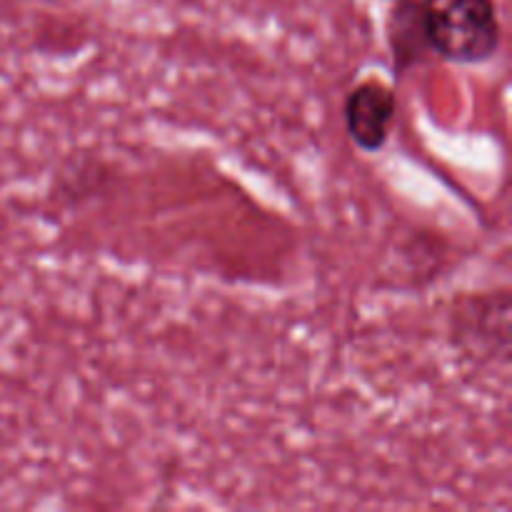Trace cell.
<instances>
[{"label":"cell","instance_id":"6da1fadb","mask_svg":"<svg viewBox=\"0 0 512 512\" xmlns=\"http://www.w3.org/2000/svg\"><path fill=\"white\" fill-rule=\"evenodd\" d=\"M430 48L460 65L485 63L500 48L493 0H420Z\"/></svg>","mask_w":512,"mask_h":512},{"label":"cell","instance_id":"7a4b0ae2","mask_svg":"<svg viewBox=\"0 0 512 512\" xmlns=\"http://www.w3.org/2000/svg\"><path fill=\"white\" fill-rule=\"evenodd\" d=\"M395 118V93L380 80L360 83L345 100V125L360 150L378 153Z\"/></svg>","mask_w":512,"mask_h":512},{"label":"cell","instance_id":"3957f363","mask_svg":"<svg viewBox=\"0 0 512 512\" xmlns=\"http://www.w3.org/2000/svg\"><path fill=\"white\" fill-rule=\"evenodd\" d=\"M390 43L395 48L398 68L420 60L423 50L430 48L420 0H398L393 18H390Z\"/></svg>","mask_w":512,"mask_h":512}]
</instances>
